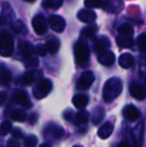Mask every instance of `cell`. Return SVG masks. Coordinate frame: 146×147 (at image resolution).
<instances>
[{"instance_id":"obj_31","label":"cell","mask_w":146,"mask_h":147,"mask_svg":"<svg viewBox=\"0 0 146 147\" xmlns=\"http://www.w3.org/2000/svg\"><path fill=\"white\" fill-rule=\"evenodd\" d=\"M11 28L16 33H26V26L21 20H15L11 23Z\"/></svg>"},{"instance_id":"obj_10","label":"cell","mask_w":146,"mask_h":147,"mask_svg":"<svg viewBox=\"0 0 146 147\" xmlns=\"http://www.w3.org/2000/svg\"><path fill=\"white\" fill-rule=\"evenodd\" d=\"M124 7L122 0H106L103 8L109 13H119Z\"/></svg>"},{"instance_id":"obj_29","label":"cell","mask_w":146,"mask_h":147,"mask_svg":"<svg viewBox=\"0 0 146 147\" xmlns=\"http://www.w3.org/2000/svg\"><path fill=\"white\" fill-rule=\"evenodd\" d=\"M2 14H3L4 17L7 18V20L12 19L14 17V12L8 2H3L2 3Z\"/></svg>"},{"instance_id":"obj_46","label":"cell","mask_w":146,"mask_h":147,"mask_svg":"<svg viewBox=\"0 0 146 147\" xmlns=\"http://www.w3.org/2000/svg\"><path fill=\"white\" fill-rule=\"evenodd\" d=\"M24 1H26V2H33V1H35V0H24Z\"/></svg>"},{"instance_id":"obj_17","label":"cell","mask_w":146,"mask_h":147,"mask_svg":"<svg viewBox=\"0 0 146 147\" xmlns=\"http://www.w3.org/2000/svg\"><path fill=\"white\" fill-rule=\"evenodd\" d=\"M132 138L134 142V147H141L143 138V124L140 123L133 129Z\"/></svg>"},{"instance_id":"obj_39","label":"cell","mask_w":146,"mask_h":147,"mask_svg":"<svg viewBox=\"0 0 146 147\" xmlns=\"http://www.w3.org/2000/svg\"><path fill=\"white\" fill-rule=\"evenodd\" d=\"M11 134H12V138H14V139H20L22 137V132L19 128H15L11 132Z\"/></svg>"},{"instance_id":"obj_44","label":"cell","mask_w":146,"mask_h":147,"mask_svg":"<svg viewBox=\"0 0 146 147\" xmlns=\"http://www.w3.org/2000/svg\"><path fill=\"white\" fill-rule=\"evenodd\" d=\"M118 147H130L128 145V143H126V142H121V143H119Z\"/></svg>"},{"instance_id":"obj_13","label":"cell","mask_w":146,"mask_h":147,"mask_svg":"<svg viewBox=\"0 0 146 147\" xmlns=\"http://www.w3.org/2000/svg\"><path fill=\"white\" fill-rule=\"evenodd\" d=\"M110 45H111V43H110L109 39L106 36H101L98 39H96L95 42H94V49H95V51L98 54H100V53H102V52L108 51Z\"/></svg>"},{"instance_id":"obj_48","label":"cell","mask_w":146,"mask_h":147,"mask_svg":"<svg viewBox=\"0 0 146 147\" xmlns=\"http://www.w3.org/2000/svg\"><path fill=\"white\" fill-rule=\"evenodd\" d=\"M73 147H82V146H79V145H76V146H73Z\"/></svg>"},{"instance_id":"obj_23","label":"cell","mask_w":146,"mask_h":147,"mask_svg":"<svg viewBox=\"0 0 146 147\" xmlns=\"http://www.w3.org/2000/svg\"><path fill=\"white\" fill-rule=\"evenodd\" d=\"M46 48L47 51L51 54H55L59 51L60 49V41L57 38H52L50 40L47 41L46 43Z\"/></svg>"},{"instance_id":"obj_6","label":"cell","mask_w":146,"mask_h":147,"mask_svg":"<svg viewBox=\"0 0 146 147\" xmlns=\"http://www.w3.org/2000/svg\"><path fill=\"white\" fill-rule=\"evenodd\" d=\"M94 81V74L91 71H85L81 74L77 81L76 87L79 90H87L90 88Z\"/></svg>"},{"instance_id":"obj_20","label":"cell","mask_w":146,"mask_h":147,"mask_svg":"<svg viewBox=\"0 0 146 147\" xmlns=\"http://www.w3.org/2000/svg\"><path fill=\"white\" fill-rule=\"evenodd\" d=\"M12 79L11 72L5 67V66H0V86H7Z\"/></svg>"},{"instance_id":"obj_45","label":"cell","mask_w":146,"mask_h":147,"mask_svg":"<svg viewBox=\"0 0 146 147\" xmlns=\"http://www.w3.org/2000/svg\"><path fill=\"white\" fill-rule=\"evenodd\" d=\"M39 147H51V146L49 145V144H47V143H43V144H41Z\"/></svg>"},{"instance_id":"obj_3","label":"cell","mask_w":146,"mask_h":147,"mask_svg":"<svg viewBox=\"0 0 146 147\" xmlns=\"http://www.w3.org/2000/svg\"><path fill=\"white\" fill-rule=\"evenodd\" d=\"M14 52V42L11 35L2 33L0 35V55L2 57H10Z\"/></svg>"},{"instance_id":"obj_18","label":"cell","mask_w":146,"mask_h":147,"mask_svg":"<svg viewBox=\"0 0 146 147\" xmlns=\"http://www.w3.org/2000/svg\"><path fill=\"white\" fill-rule=\"evenodd\" d=\"M98 61L104 66H111L115 62V55L111 51H105L98 54Z\"/></svg>"},{"instance_id":"obj_34","label":"cell","mask_w":146,"mask_h":147,"mask_svg":"<svg viewBox=\"0 0 146 147\" xmlns=\"http://www.w3.org/2000/svg\"><path fill=\"white\" fill-rule=\"evenodd\" d=\"M12 129V125L9 121H3L0 124V135H7Z\"/></svg>"},{"instance_id":"obj_8","label":"cell","mask_w":146,"mask_h":147,"mask_svg":"<svg viewBox=\"0 0 146 147\" xmlns=\"http://www.w3.org/2000/svg\"><path fill=\"white\" fill-rule=\"evenodd\" d=\"M48 25L52 30L56 32H62L65 29V20L59 15H51L48 19Z\"/></svg>"},{"instance_id":"obj_41","label":"cell","mask_w":146,"mask_h":147,"mask_svg":"<svg viewBox=\"0 0 146 147\" xmlns=\"http://www.w3.org/2000/svg\"><path fill=\"white\" fill-rule=\"evenodd\" d=\"M7 146L8 147H20V144L17 140L15 139H10L9 141L7 142Z\"/></svg>"},{"instance_id":"obj_22","label":"cell","mask_w":146,"mask_h":147,"mask_svg":"<svg viewBox=\"0 0 146 147\" xmlns=\"http://www.w3.org/2000/svg\"><path fill=\"white\" fill-rule=\"evenodd\" d=\"M88 101H89L88 97L86 96V95H83V94L75 95L72 99L73 105L75 106V108H77V109H83L84 107L87 105Z\"/></svg>"},{"instance_id":"obj_32","label":"cell","mask_w":146,"mask_h":147,"mask_svg":"<svg viewBox=\"0 0 146 147\" xmlns=\"http://www.w3.org/2000/svg\"><path fill=\"white\" fill-rule=\"evenodd\" d=\"M106 0H85L84 4L88 8H100L103 7Z\"/></svg>"},{"instance_id":"obj_11","label":"cell","mask_w":146,"mask_h":147,"mask_svg":"<svg viewBox=\"0 0 146 147\" xmlns=\"http://www.w3.org/2000/svg\"><path fill=\"white\" fill-rule=\"evenodd\" d=\"M13 99L17 104L24 106L26 108L31 106V102L29 100V96L24 90H17L13 94Z\"/></svg>"},{"instance_id":"obj_33","label":"cell","mask_w":146,"mask_h":147,"mask_svg":"<svg viewBox=\"0 0 146 147\" xmlns=\"http://www.w3.org/2000/svg\"><path fill=\"white\" fill-rule=\"evenodd\" d=\"M88 112L85 110H81L76 114L75 116V122L77 124H86L88 121Z\"/></svg>"},{"instance_id":"obj_16","label":"cell","mask_w":146,"mask_h":147,"mask_svg":"<svg viewBox=\"0 0 146 147\" xmlns=\"http://www.w3.org/2000/svg\"><path fill=\"white\" fill-rule=\"evenodd\" d=\"M64 134V130L58 125H55V124H50V125L47 126L46 130L44 132L45 136H48V137L51 138H60L61 136Z\"/></svg>"},{"instance_id":"obj_38","label":"cell","mask_w":146,"mask_h":147,"mask_svg":"<svg viewBox=\"0 0 146 147\" xmlns=\"http://www.w3.org/2000/svg\"><path fill=\"white\" fill-rule=\"evenodd\" d=\"M35 51H36V54L40 55V56H45L47 53V48L46 46H43V45L39 44L37 45V47L35 48Z\"/></svg>"},{"instance_id":"obj_15","label":"cell","mask_w":146,"mask_h":147,"mask_svg":"<svg viewBox=\"0 0 146 147\" xmlns=\"http://www.w3.org/2000/svg\"><path fill=\"white\" fill-rule=\"evenodd\" d=\"M123 116L128 121H135L140 117V112L134 105H127L123 109Z\"/></svg>"},{"instance_id":"obj_43","label":"cell","mask_w":146,"mask_h":147,"mask_svg":"<svg viewBox=\"0 0 146 147\" xmlns=\"http://www.w3.org/2000/svg\"><path fill=\"white\" fill-rule=\"evenodd\" d=\"M36 120H37V115H36V113H33V114L30 116V119H29L30 124H35Z\"/></svg>"},{"instance_id":"obj_28","label":"cell","mask_w":146,"mask_h":147,"mask_svg":"<svg viewBox=\"0 0 146 147\" xmlns=\"http://www.w3.org/2000/svg\"><path fill=\"white\" fill-rule=\"evenodd\" d=\"M97 28L98 27L96 24H91L90 26L84 28V29L81 31V36L84 37V38H90V37L95 35V33L97 32Z\"/></svg>"},{"instance_id":"obj_7","label":"cell","mask_w":146,"mask_h":147,"mask_svg":"<svg viewBox=\"0 0 146 147\" xmlns=\"http://www.w3.org/2000/svg\"><path fill=\"white\" fill-rule=\"evenodd\" d=\"M18 53L22 56L24 60L29 58V57L35 56L36 51L35 48L26 41H19L18 42Z\"/></svg>"},{"instance_id":"obj_2","label":"cell","mask_w":146,"mask_h":147,"mask_svg":"<svg viewBox=\"0 0 146 147\" xmlns=\"http://www.w3.org/2000/svg\"><path fill=\"white\" fill-rule=\"evenodd\" d=\"M74 57L78 65L85 66L90 58V49L84 41L80 40L74 45Z\"/></svg>"},{"instance_id":"obj_21","label":"cell","mask_w":146,"mask_h":147,"mask_svg":"<svg viewBox=\"0 0 146 147\" xmlns=\"http://www.w3.org/2000/svg\"><path fill=\"white\" fill-rule=\"evenodd\" d=\"M133 62H134V58H133L132 55L129 54V53H123V54L120 55V57H119V59H118L119 65L122 68H124V69H127V68L131 67Z\"/></svg>"},{"instance_id":"obj_9","label":"cell","mask_w":146,"mask_h":147,"mask_svg":"<svg viewBox=\"0 0 146 147\" xmlns=\"http://www.w3.org/2000/svg\"><path fill=\"white\" fill-rule=\"evenodd\" d=\"M129 91L130 94L133 98L137 99V100H143L146 97V89L144 86L141 84L137 83V82H132L129 86Z\"/></svg>"},{"instance_id":"obj_4","label":"cell","mask_w":146,"mask_h":147,"mask_svg":"<svg viewBox=\"0 0 146 147\" xmlns=\"http://www.w3.org/2000/svg\"><path fill=\"white\" fill-rule=\"evenodd\" d=\"M52 90V82L46 78H42L33 87V95L36 99H42Z\"/></svg>"},{"instance_id":"obj_5","label":"cell","mask_w":146,"mask_h":147,"mask_svg":"<svg viewBox=\"0 0 146 147\" xmlns=\"http://www.w3.org/2000/svg\"><path fill=\"white\" fill-rule=\"evenodd\" d=\"M32 27L36 34L43 35L47 31V21L42 14H37L32 19Z\"/></svg>"},{"instance_id":"obj_25","label":"cell","mask_w":146,"mask_h":147,"mask_svg":"<svg viewBox=\"0 0 146 147\" xmlns=\"http://www.w3.org/2000/svg\"><path fill=\"white\" fill-rule=\"evenodd\" d=\"M104 116H105V111H104L103 108L101 107H98L95 110L93 111V114H92V122H93L94 125H97L100 122L103 120Z\"/></svg>"},{"instance_id":"obj_24","label":"cell","mask_w":146,"mask_h":147,"mask_svg":"<svg viewBox=\"0 0 146 147\" xmlns=\"http://www.w3.org/2000/svg\"><path fill=\"white\" fill-rule=\"evenodd\" d=\"M116 43L119 47H121V48H132L133 45H134V41H133L132 38L122 37V36L117 37Z\"/></svg>"},{"instance_id":"obj_12","label":"cell","mask_w":146,"mask_h":147,"mask_svg":"<svg viewBox=\"0 0 146 147\" xmlns=\"http://www.w3.org/2000/svg\"><path fill=\"white\" fill-rule=\"evenodd\" d=\"M41 76H42V72L39 70H29L22 76L21 81L25 85H30L36 80L39 81V78H41Z\"/></svg>"},{"instance_id":"obj_30","label":"cell","mask_w":146,"mask_h":147,"mask_svg":"<svg viewBox=\"0 0 146 147\" xmlns=\"http://www.w3.org/2000/svg\"><path fill=\"white\" fill-rule=\"evenodd\" d=\"M63 3V0H44L42 5L44 8H51V9H58Z\"/></svg>"},{"instance_id":"obj_26","label":"cell","mask_w":146,"mask_h":147,"mask_svg":"<svg viewBox=\"0 0 146 147\" xmlns=\"http://www.w3.org/2000/svg\"><path fill=\"white\" fill-rule=\"evenodd\" d=\"M10 116L13 120L18 122H24L26 119H27V115L21 109H14L10 112Z\"/></svg>"},{"instance_id":"obj_47","label":"cell","mask_w":146,"mask_h":147,"mask_svg":"<svg viewBox=\"0 0 146 147\" xmlns=\"http://www.w3.org/2000/svg\"><path fill=\"white\" fill-rule=\"evenodd\" d=\"M144 83H145V86H146V77L144 78Z\"/></svg>"},{"instance_id":"obj_35","label":"cell","mask_w":146,"mask_h":147,"mask_svg":"<svg viewBox=\"0 0 146 147\" xmlns=\"http://www.w3.org/2000/svg\"><path fill=\"white\" fill-rule=\"evenodd\" d=\"M24 64H25V67L26 68H36L38 66V59L36 58L35 56H32V57H29V58L25 59L24 60Z\"/></svg>"},{"instance_id":"obj_36","label":"cell","mask_w":146,"mask_h":147,"mask_svg":"<svg viewBox=\"0 0 146 147\" xmlns=\"http://www.w3.org/2000/svg\"><path fill=\"white\" fill-rule=\"evenodd\" d=\"M137 44L141 51H146V33H142L137 37Z\"/></svg>"},{"instance_id":"obj_27","label":"cell","mask_w":146,"mask_h":147,"mask_svg":"<svg viewBox=\"0 0 146 147\" xmlns=\"http://www.w3.org/2000/svg\"><path fill=\"white\" fill-rule=\"evenodd\" d=\"M118 33H119V36L131 38L133 33H134V31H133V28L131 27L130 25H128V24H123V25H121L120 27L118 28Z\"/></svg>"},{"instance_id":"obj_37","label":"cell","mask_w":146,"mask_h":147,"mask_svg":"<svg viewBox=\"0 0 146 147\" xmlns=\"http://www.w3.org/2000/svg\"><path fill=\"white\" fill-rule=\"evenodd\" d=\"M37 145V138L34 135H28L24 139V147H35Z\"/></svg>"},{"instance_id":"obj_14","label":"cell","mask_w":146,"mask_h":147,"mask_svg":"<svg viewBox=\"0 0 146 147\" xmlns=\"http://www.w3.org/2000/svg\"><path fill=\"white\" fill-rule=\"evenodd\" d=\"M96 17H97V16H96V14L94 13L93 11H91V10H88V9H82L77 13V18H78V19H79L81 22L88 23V24L93 23V22L96 20Z\"/></svg>"},{"instance_id":"obj_19","label":"cell","mask_w":146,"mask_h":147,"mask_svg":"<svg viewBox=\"0 0 146 147\" xmlns=\"http://www.w3.org/2000/svg\"><path fill=\"white\" fill-rule=\"evenodd\" d=\"M113 129H114L113 123H111V122H106V123H104L103 125L99 128L97 134H98V136H99V138H101V139H107L111 134H112Z\"/></svg>"},{"instance_id":"obj_1","label":"cell","mask_w":146,"mask_h":147,"mask_svg":"<svg viewBox=\"0 0 146 147\" xmlns=\"http://www.w3.org/2000/svg\"><path fill=\"white\" fill-rule=\"evenodd\" d=\"M122 81L119 78L113 77L107 80L103 87V98L105 102H111L115 100L122 92Z\"/></svg>"},{"instance_id":"obj_42","label":"cell","mask_w":146,"mask_h":147,"mask_svg":"<svg viewBox=\"0 0 146 147\" xmlns=\"http://www.w3.org/2000/svg\"><path fill=\"white\" fill-rule=\"evenodd\" d=\"M72 114H73L72 111H66V112H65V114H64L65 119L68 120V121H71V120H72V118H73Z\"/></svg>"},{"instance_id":"obj_40","label":"cell","mask_w":146,"mask_h":147,"mask_svg":"<svg viewBox=\"0 0 146 147\" xmlns=\"http://www.w3.org/2000/svg\"><path fill=\"white\" fill-rule=\"evenodd\" d=\"M6 100H7V93L1 91L0 92V106H2L6 102Z\"/></svg>"}]
</instances>
